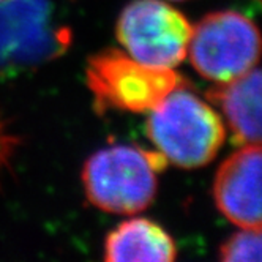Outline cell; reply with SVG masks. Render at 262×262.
<instances>
[{"label":"cell","instance_id":"1","mask_svg":"<svg viewBox=\"0 0 262 262\" xmlns=\"http://www.w3.org/2000/svg\"><path fill=\"white\" fill-rule=\"evenodd\" d=\"M147 135L167 161L191 169L216 157L226 129L209 104L180 87L150 111Z\"/></svg>","mask_w":262,"mask_h":262},{"label":"cell","instance_id":"2","mask_svg":"<svg viewBox=\"0 0 262 262\" xmlns=\"http://www.w3.org/2000/svg\"><path fill=\"white\" fill-rule=\"evenodd\" d=\"M166 158L129 145H112L93 154L82 171L87 199L103 212L133 215L154 202L157 172Z\"/></svg>","mask_w":262,"mask_h":262},{"label":"cell","instance_id":"3","mask_svg":"<svg viewBox=\"0 0 262 262\" xmlns=\"http://www.w3.org/2000/svg\"><path fill=\"white\" fill-rule=\"evenodd\" d=\"M85 79L100 112L109 107L128 112L152 111L186 82L172 68L148 67L117 49L92 55Z\"/></svg>","mask_w":262,"mask_h":262},{"label":"cell","instance_id":"4","mask_svg":"<svg viewBox=\"0 0 262 262\" xmlns=\"http://www.w3.org/2000/svg\"><path fill=\"white\" fill-rule=\"evenodd\" d=\"M259 48V32L251 19L237 11H216L193 27L188 54L204 78L228 82L257 65Z\"/></svg>","mask_w":262,"mask_h":262},{"label":"cell","instance_id":"5","mask_svg":"<svg viewBox=\"0 0 262 262\" xmlns=\"http://www.w3.org/2000/svg\"><path fill=\"white\" fill-rule=\"evenodd\" d=\"M193 26L160 0H135L117 21V38L129 57L157 68H174L188 54Z\"/></svg>","mask_w":262,"mask_h":262},{"label":"cell","instance_id":"6","mask_svg":"<svg viewBox=\"0 0 262 262\" xmlns=\"http://www.w3.org/2000/svg\"><path fill=\"white\" fill-rule=\"evenodd\" d=\"M70 33L54 27L49 0L0 2V70H21L54 59Z\"/></svg>","mask_w":262,"mask_h":262},{"label":"cell","instance_id":"7","mask_svg":"<svg viewBox=\"0 0 262 262\" xmlns=\"http://www.w3.org/2000/svg\"><path fill=\"white\" fill-rule=\"evenodd\" d=\"M260 144L243 145L215 176L216 207L242 229L260 231Z\"/></svg>","mask_w":262,"mask_h":262},{"label":"cell","instance_id":"8","mask_svg":"<svg viewBox=\"0 0 262 262\" xmlns=\"http://www.w3.org/2000/svg\"><path fill=\"white\" fill-rule=\"evenodd\" d=\"M207 97L223 109L235 142L260 144V71L257 67L232 81L218 82L207 92Z\"/></svg>","mask_w":262,"mask_h":262},{"label":"cell","instance_id":"9","mask_svg":"<svg viewBox=\"0 0 262 262\" xmlns=\"http://www.w3.org/2000/svg\"><path fill=\"white\" fill-rule=\"evenodd\" d=\"M177 257L176 243L160 224L135 218L107 234L104 259L107 262H171Z\"/></svg>","mask_w":262,"mask_h":262},{"label":"cell","instance_id":"10","mask_svg":"<svg viewBox=\"0 0 262 262\" xmlns=\"http://www.w3.org/2000/svg\"><path fill=\"white\" fill-rule=\"evenodd\" d=\"M220 259L223 262H260V231L242 229L240 232L234 234L221 245Z\"/></svg>","mask_w":262,"mask_h":262},{"label":"cell","instance_id":"11","mask_svg":"<svg viewBox=\"0 0 262 262\" xmlns=\"http://www.w3.org/2000/svg\"><path fill=\"white\" fill-rule=\"evenodd\" d=\"M0 2H4V0H0Z\"/></svg>","mask_w":262,"mask_h":262}]
</instances>
